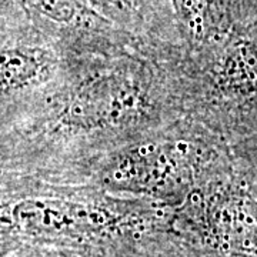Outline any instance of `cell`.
Returning <instances> with one entry per match:
<instances>
[{
    "mask_svg": "<svg viewBox=\"0 0 257 257\" xmlns=\"http://www.w3.org/2000/svg\"><path fill=\"white\" fill-rule=\"evenodd\" d=\"M0 28V120L5 124L55 93L80 56L43 32L15 0H2Z\"/></svg>",
    "mask_w": 257,
    "mask_h": 257,
    "instance_id": "6",
    "label": "cell"
},
{
    "mask_svg": "<svg viewBox=\"0 0 257 257\" xmlns=\"http://www.w3.org/2000/svg\"><path fill=\"white\" fill-rule=\"evenodd\" d=\"M243 20L257 26V0H243Z\"/></svg>",
    "mask_w": 257,
    "mask_h": 257,
    "instance_id": "12",
    "label": "cell"
},
{
    "mask_svg": "<svg viewBox=\"0 0 257 257\" xmlns=\"http://www.w3.org/2000/svg\"><path fill=\"white\" fill-rule=\"evenodd\" d=\"M2 251L52 246L114 257L170 229L173 209L87 183L2 175Z\"/></svg>",
    "mask_w": 257,
    "mask_h": 257,
    "instance_id": "2",
    "label": "cell"
},
{
    "mask_svg": "<svg viewBox=\"0 0 257 257\" xmlns=\"http://www.w3.org/2000/svg\"><path fill=\"white\" fill-rule=\"evenodd\" d=\"M170 233L206 257H257V180L251 172L233 155L173 209Z\"/></svg>",
    "mask_w": 257,
    "mask_h": 257,
    "instance_id": "5",
    "label": "cell"
},
{
    "mask_svg": "<svg viewBox=\"0 0 257 257\" xmlns=\"http://www.w3.org/2000/svg\"><path fill=\"white\" fill-rule=\"evenodd\" d=\"M114 257H206L170 230L152 234Z\"/></svg>",
    "mask_w": 257,
    "mask_h": 257,
    "instance_id": "10",
    "label": "cell"
},
{
    "mask_svg": "<svg viewBox=\"0 0 257 257\" xmlns=\"http://www.w3.org/2000/svg\"><path fill=\"white\" fill-rule=\"evenodd\" d=\"M2 257H94L76 250L52 246H19L2 251Z\"/></svg>",
    "mask_w": 257,
    "mask_h": 257,
    "instance_id": "11",
    "label": "cell"
},
{
    "mask_svg": "<svg viewBox=\"0 0 257 257\" xmlns=\"http://www.w3.org/2000/svg\"><path fill=\"white\" fill-rule=\"evenodd\" d=\"M170 5L189 52L220 40L243 18V0H170Z\"/></svg>",
    "mask_w": 257,
    "mask_h": 257,
    "instance_id": "9",
    "label": "cell"
},
{
    "mask_svg": "<svg viewBox=\"0 0 257 257\" xmlns=\"http://www.w3.org/2000/svg\"><path fill=\"white\" fill-rule=\"evenodd\" d=\"M179 53L84 55L47 99L0 126L2 175L73 183L121 146L186 117Z\"/></svg>",
    "mask_w": 257,
    "mask_h": 257,
    "instance_id": "1",
    "label": "cell"
},
{
    "mask_svg": "<svg viewBox=\"0 0 257 257\" xmlns=\"http://www.w3.org/2000/svg\"><path fill=\"white\" fill-rule=\"evenodd\" d=\"M184 113L230 143L257 103V28L241 22L220 40L179 59Z\"/></svg>",
    "mask_w": 257,
    "mask_h": 257,
    "instance_id": "4",
    "label": "cell"
},
{
    "mask_svg": "<svg viewBox=\"0 0 257 257\" xmlns=\"http://www.w3.org/2000/svg\"><path fill=\"white\" fill-rule=\"evenodd\" d=\"M140 46L170 53L186 49L170 0H80Z\"/></svg>",
    "mask_w": 257,
    "mask_h": 257,
    "instance_id": "8",
    "label": "cell"
},
{
    "mask_svg": "<svg viewBox=\"0 0 257 257\" xmlns=\"http://www.w3.org/2000/svg\"><path fill=\"white\" fill-rule=\"evenodd\" d=\"M233 155L227 139L186 116L111 152L74 183L176 209Z\"/></svg>",
    "mask_w": 257,
    "mask_h": 257,
    "instance_id": "3",
    "label": "cell"
},
{
    "mask_svg": "<svg viewBox=\"0 0 257 257\" xmlns=\"http://www.w3.org/2000/svg\"><path fill=\"white\" fill-rule=\"evenodd\" d=\"M43 32L73 55L107 53L138 42L80 0H15Z\"/></svg>",
    "mask_w": 257,
    "mask_h": 257,
    "instance_id": "7",
    "label": "cell"
}]
</instances>
